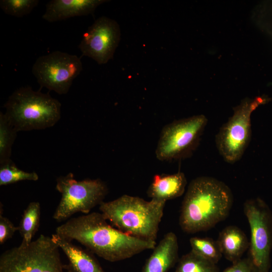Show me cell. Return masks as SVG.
Instances as JSON below:
<instances>
[{
    "label": "cell",
    "instance_id": "1",
    "mask_svg": "<svg viewBox=\"0 0 272 272\" xmlns=\"http://www.w3.org/2000/svg\"><path fill=\"white\" fill-rule=\"evenodd\" d=\"M107 221L101 213L92 212L70 219L56 228L55 234L70 241H77L110 262L121 261L153 250L157 244L156 241L126 234Z\"/></svg>",
    "mask_w": 272,
    "mask_h": 272
},
{
    "label": "cell",
    "instance_id": "2",
    "mask_svg": "<svg viewBox=\"0 0 272 272\" xmlns=\"http://www.w3.org/2000/svg\"><path fill=\"white\" fill-rule=\"evenodd\" d=\"M233 201L232 192L223 182L196 177L189 183L182 200L179 226L188 234L208 230L227 217Z\"/></svg>",
    "mask_w": 272,
    "mask_h": 272
},
{
    "label": "cell",
    "instance_id": "3",
    "mask_svg": "<svg viewBox=\"0 0 272 272\" xmlns=\"http://www.w3.org/2000/svg\"><path fill=\"white\" fill-rule=\"evenodd\" d=\"M166 202L123 195L108 202L103 201L99 210L111 225L128 235L156 241Z\"/></svg>",
    "mask_w": 272,
    "mask_h": 272
},
{
    "label": "cell",
    "instance_id": "4",
    "mask_svg": "<svg viewBox=\"0 0 272 272\" xmlns=\"http://www.w3.org/2000/svg\"><path fill=\"white\" fill-rule=\"evenodd\" d=\"M4 107L8 120L18 131L51 127L61 117V104L57 100L29 86L15 90Z\"/></svg>",
    "mask_w": 272,
    "mask_h": 272
},
{
    "label": "cell",
    "instance_id": "5",
    "mask_svg": "<svg viewBox=\"0 0 272 272\" xmlns=\"http://www.w3.org/2000/svg\"><path fill=\"white\" fill-rule=\"evenodd\" d=\"M59 249L51 237L41 234L2 253L0 272H64Z\"/></svg>",
    "mask_w": 272,
    "mask_h": 272
},
{
    "label": "cell",
    "instance_id": "6",
    "mask_svg": "<svg viewBox=\"0 0 272 272\" xmlns=\"http://www.w3.org/2000/svg\"><path fill=\"white\" fill-rule=\"evenodd\" d=\"M269 100L266 96L246 98L233 108L232 116L221 127L215 139L219 153L226 162L234 164L242 158L251 141V114Z\"/></svg>",
    "mask_w": 272,
    "mask_h": 272
},
{
    "label": "cell",
    "instance_id": "7",
    "mask_svg": "<svg viewBox=\"0 0 272 272\" xmlns=\"http://www.w3.org/2000/svg\"><path fill=\"white\" fill-rule=\"evenodd\" d=\"M55 188L61 195L52 216L58 222L78 212L89 214L103 201L108 192L107 185L100 179L77 180L72 173L58 177Z\"/></svg>",
    "mask_w": 272,
    "mask_h": 272
},
{
    "label": "cell",
    "instance_id": "8",
    "mask_svg": "<svg viewBox=\"0 0 272 272\" xmlns=\"http://www.w3.org/2000/svg\"><path fill=\"white\" fill-rule=\"evenodd\" d=\"M207 123L206 116L200 114L166 125L158 142L156 158L170 161L190 157L197 148Z\"/></svg>",
    "mask_w": 272,
    "mask_h": 272
},
{
    "label": "cell",
    "instance_id": "9",
    "mask_svg": "<svg viewBox=\"0 0 272 272\" xmlns=\"http://www.w3.org/2000/svg\"><path fill=\"white\" fill-rule=\"evenodd\" d=\"M82 70L80 57L57 50L38 57L32 72L41 88L63 95L69 92Z\"/></svg>",
    "mask_w": 272,
    "mask_h": 272
},
{
    "label": "cell",
    "instance_id": "10",
    "mask_svg": "<svg viewBox=\"0 0 272 272\" xmlns=\"http://www.w3.org/2000/svg\"><path fill=\"white\" fill-rule=\"evenodd\" d=\"M244 214L250 229V260L256 272H267L272 249V214L261 198L247 200Z\"/></svg>",
    "mask_w": 272,
    "mask_h": 272
},
{
    "label": "cell",
    "instance_id": "11",
    "mask_svg": "<svg viewBox=\"0 0 272 272\" xmlns=\"http://www.w3.org/2000/svg\"><path fill=\"white\" fill-rule=\"evenodd\" d=\"M120 38L117 22L106 17L98 18L83 34L78 47L82 55L105 64L113 58Z\"/></svg>",
    "mask_w": 272,
    "mask_h": 272
},
{
    "label": "cell",
    "instance_id": "12",
    "mask_svg": "<svg viewBox=\"0 0 272 272\" xmlns=\"http://www.w3.org/2000/svg\"><path fill=\"white\" fill-rule=\"evenodd\" d=\"M51 238L68 259L67 264H64L67 272H105L89 250L77 246L55 233Z\"/></svg>",
    "mask_w": 272,
    "mask_h": 272
},
{
    "label": "cell",
    "instance_id": "13",
    "mask_svg": "<svg viewBox=\"0 0 272 272\" xmlns=\"http://www.w3.org/2000/svg\"><path fill=\"white\" fill-rule=\"evenodd\" d=\"M107 0H51L46 5L42 19L55 22L70 18L92 14Z\"/></svg>",
    "mask_w": 272,
    "mask_h": 272
},
{
    "label": "cell",
    "instance_id": "14",
    "mask_svg": "<svg viewBox=\"0 0 272 272\" xmlns=\"http://www.w3.org/2000/svg\"><path fill=\"white\" fill-rule=\"evenodd\" d=\"M178 261L177 237L170 232L156 244L141 272H167Z\"/></svg>",
    "mask_w": 272,
    "mask_h": 272
},
{
    "label": "cell",
    "instance_id": "15",
    "mask_svg": "<svg viewBox=\"0 0 272 272\" xmlns=\"http://www.w3.org/2000/svg\"><path fill=\"white\" fill-rule=\"evenodd\" d=\"M187 180L183 172L170 175H155L147 194L151 199L164 201L174 199L184 192Z\"/></svg>",
    "mask_w": 272,
    "mask_h": 272
},
{
    "label": "cell",
    "instance_id": "16",
    "mask_svg": "<svg viewBox=\"0 0 272 272\" xmlns=\"http://www.w3.org/2000/svg\"><path fill=\"white\" fill-rule=\"evenodd\" d=\"M217 241L222 254L228 259L236 262L249 246L246 235L234 226L224 228L220 233Z\"/></svg>",
    "mask_w": 272,
    "mask_h": 272
},
{
    "label": "cell",
    "instance_id": "17",
    "mask_svg": "<svg viewBox=\"0 0 272 272\" xmlns=\"http://www.w3.org/2000/svg\"><path fill=\"white\" fill-rule=\"evenodd\" d=\"M40 213V205L38 201L30 202L24 210L18 226L22 238V242L28 244L32 241L39 226Z\"/></svg>",
    "mask_w": 272,
    "mask_h": 272
},
{
    "label": "cell",
    "instance_id": "18",
    "mask_svg": "<svg viewBox=\"0 0 272 272\" xmlns=\"http://www.w3.org/2000/svg\"><path fill=\"white\" fill-rule=\"evenodd\" d=\"M178 262L174 272H218L215 263L191 250L183 255Z\"/></svg>",
    "mask_w": 272,
    "mask_h": 272
},
{
    "label": "cell",
    "instance_id": "19",
    "mask_svg": "<svg viewBox=\"0 0 272 272\" xmlns=\"http://www.w3.org/2000/svg\"><path fill=\"white\" fill-rule=\"evenodd\" d=\"M18 131L10 123L5 114L0 112V164L11 160L12 146Z\"/></svg>",
    "mask_w": 272,
    "mask_h": 272
},
{
    "label": "cell",
    "instance_id": "20",
    "mask_svg": "<svg viewBox=\"0 0 272 272\" xmlns=\"http://www.w3.org/2000/svg\"><path fill=\"white\" fill-rule=\"evenodd\" d=\"M39 179L35 172H28L17 167L11 159L0 164V185H7L21 181H37Z\"/></svg>",
    "mask_w": 272,
    "mask_h": 272
},
{
    "label": "cell",
    "instance_id": "21",
    "mask_svg": "<svg viewBox=\"0 0 272 272\" xmlns=\"http://www.w3.org/2000/svg\"><path fill=\"white\" fill-rule=\"evenodd\" d=\"M191 251L216 263L222 256L217 241L210 238L192 237L189 240Z\"/></svg>",
    "mask_w": 272,
    "mask_h": 272
},
{
    "label": "cell",
    "instance_id": "22",
    "mask_svg": "<svg viewBox=\"0 0 272 272\" xmlns=\"http://www.w3.org/2000/svg\"><path fill=\"white\" fill-rule=\"evenodd\" d=\"M39 3V0H1L0 7L6 14L20 18L30 14Z\"/></svg>",
    "mask_w": 272,
    "mask_h": 272
},
{
    "label": "cell",
    "instance_id": "23",
    "mask_svg": "<svg viewBox=\"0 0 272 272\" xmlns=\"http://www.w3.org/2000/svg\"><path fill=\"white\" fill-rule=\"evenodd\" d=\"M18 231V226H15L7 217L0 214V244H3L11 238L15 233Z\"/></svg>",
    "mask_w": 272,
    "mask_h": 272
},
{
    "label": "cell",
    "instance_id": "24",
    "mask_svg": "<svg viewBox=\"0 0 272 272\" xmlns=\"http://www.w3.org/2000/svg\"><path fill=\"white\" fill-rule=\"evenodd\" d=\"M224 272H256L250 259L239 260Z\"/></svg>",
    "mask_w": 272,
    "mask_h": 272
}]
</instances>
